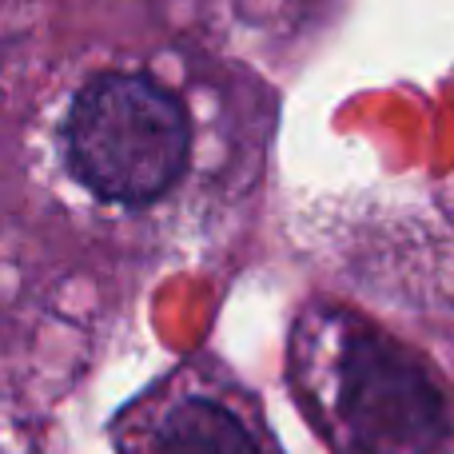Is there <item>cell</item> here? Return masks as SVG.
Instances as JSON below:
<instances>
[{
  "mask_svg": "<svg viewBox=\"0 0 454 454\" xmlns=\"http://www.w3.org/2000/svg\"><path fill=\"white\" fill-rule=\"evenodd\" d=\"M68 164L84 188L116 204H152L188 160V124L144 76H96L68 112Z\"/></svg>",
  "mask_w": 454,
  "mask_h": 454,
  "instance_id": "6da1fadb",
  "label": "cell"
},
{
  "mask_svg": "<svg viewBox=\"0 0 454 454\" xmlns=\"http://www.w3.org/2000/svg\"><path fill=\"white\" fill-rule=\"evenodd\" d=\"M339 419L363 454H427L442 434L434 387L379 335L347 339L339 355Z\"/></svg>",
  "mask_w": 454,
  "mask_h": 454,
  "instance_id": "7a4b0ae2",
  "label": "cell"
},
{
  "mask_svg": "<svg viewBox=\"0 0 454 454\" xmlns=\"http://www.w3.org/2000/svg\"><path fill=\"white\" fill-rule=\"evenodd\" d=\"M156 447L164 454H259L247 427L212 399H184L160 419Z\"/></svg>",
  "mask_w": 454,
  "mask_h": 454,
  "instance_id": "3957f363",
  "label": "cell"
}]
</instances>
